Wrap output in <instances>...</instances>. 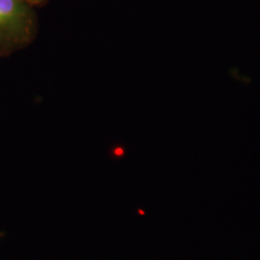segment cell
<instances>
[{
  "instance_id": "2",
  "label": "cell",
  "mask_w": 260,
  "mask_h": 260,
  "mask_svg": "<svg viewBox=\"0 0 260 260\" xmlns=\"http://www.w3.org/2000/svg\"><path fill=\"white\" fill-rule=\"evenodd\" d=\"M25 2H28L31 6L37 8V6H41V5L46 4L48 0H25Z\"/></svg>"
},
{
  "instance_id": "1",
  "label": "cell",
  "mask_w": 260,
  "mask_h": 260,
  "mask_svg": "<svg viewBox=\"0 0 260 260\" xmlns=\"http://www.w3.org/2000/svg\"><path fill=\"white\" fill-rule=\"evenodd\" d=\"M37 32L34 6L25 0H0V58L27 47Z\"/></svg>"
}]
</instances>
